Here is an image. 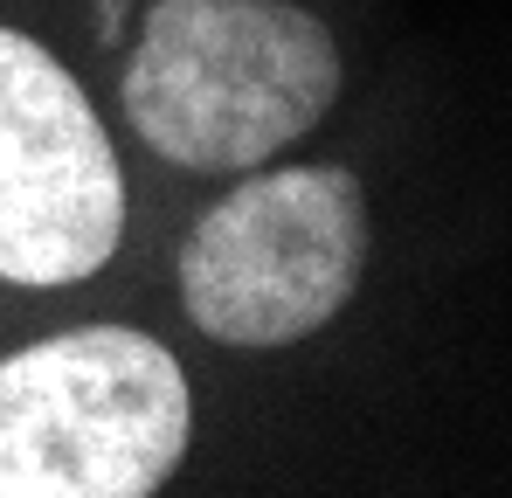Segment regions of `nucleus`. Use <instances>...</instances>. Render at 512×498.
Returning a JSON list of instances; mask_svg holds the SVG:
<instances>
[{
    "label": "nucleus",
    "instance_id": "4",
    "mask_svg": "<svg viewBox=\"0 0 512 498\" xmlns=\"http://www.w3.org/2000/svg\"><path fill=\"white\" fill-rule=\"evenodd\" d=\"M125 236V166L70 77L28 28H0V284L70 291Z\"/></svg>",
    "mask_w": 512,
    "mask_h": 498
},
{
    "label": "nucleus",
    "instance_id": "1",
    "mask_svg": "<svg viewBox=\"0 0 512 498\" xmlns=\"http://www.w3.org/2000/svg\"><path fill=\"white\" fill-rule=\"evenodd\" d=\"M340 42L298 0H153L118 104L180 173H250L340 104Z\"/></svg>",
    "mask_w": 512,
    "mask_h": 498
},
{
    "label": "nucleus",
    "instance_id": "3",
    "mask_svg": "<svg viewBox=\"0 0 512 498\" xmlns=\"http://www.w3.org/2000/svg\"><path fill=\"white\" fill-rule=\"evenodd\" d=\"M367 194L346 166H250L180 243L194 332L270 353L326 332L367 277Z\"/></svg>",
    "mask_w": 512,
    "mask_h": 498
},
{
    "label": "nucleus",
    "instance_id": "2",
    "mask_svg": "<svg viewBox=\"0 0 512 498\" xmlns=\"http://www.w3.org/2000/svg\"><path fill=\"white\" fill-rule=\"evenodd\" d=\"M194 443V388L139 326H70L0 360V498H146Z\"/></svg>",
    "mask_w": 512,
    "mask_h": 498
}]
</instances>
